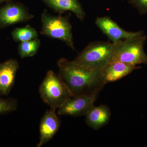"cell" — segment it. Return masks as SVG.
<instances>
[{
    "label": "cell",
    "instance_id": "cell-3",
    "mask_svg": "<svg viewBox=\"0 0 147 147\" xmlns=\"http://www.w3.org/2000/svg\"><path fill=\"white\" fill-rule=\"evenodd\" d=\"M39 92L42 101L54 111L73 96L59 75L51 70L46 74L40 86Z\"/></svg>",
    "mask_w": 147,
    "mask_h": 147
},
{
    "label": "cell",
    "instance_id": "cell-14",
    "mask_svg": "<svg viewBox=\"0 0 147 147\" xmlns=\"http://www.w3.org/2000/svg\"><path fill=\"white\" fill-rule=\"evenodd\" d=\"M11 35L15 41L21 42L32 40L38 38V36L36 30L29 25L15 29L11 32Z\"/></svg>",
    "mask_w": 147,
    "mask_h": 147
},
{
    "label": "cell",
    "instance_id": "cell-13",
    "mask_svg": "<svg viewBox=\"0 0 147 147\" xmlns=\"http://www.w3.org/2000/svg\"><path fill=\"white\" fill-rule=\"evenodd\" d=\"M51 8L62 13L69 11L73 12L79 20L83 21L86 13L78 0H43Z\"/></svg>",
    "mask_w": 147,
    "mask_h": 147
},
{
    "label": "cell",
    "instance_id": "cell-18",
    "mask_svg": "<svg viewBox=\"0 0 147 147\" xmlns=\"http://www.w3.org/2000/svg\"><path fill=\"white\" fill-rule=\"evenodd\" d=\"M6 1H7V0H0V3H2L3 2H4Z\"/></svg>",
    "mask_w": 147,
    "mask_h": 147
},
{
    "label": "cell",
    "instance_id": "cell-5",
    "mask_svg": "<svg viewBox=\"0 0 147 147\" xmlns=\"http://www.w3.org/2000/svg\"><path fill=\"white\" fill-rule=\"evenodd\" d=\"M41 34L62 40L73 50L75 49L72 27L68 18L54 16L45 11L41 15Z\"/></svg>",
    "mask_w": 147,
    "mask_h": 147
},
{
    "label": "cell",
    "instance_id": "cell-1",
    "mask_svg": "<svg viewBox=\"0 0 147 147\" xmlns=\"http://www.w3.org/2000/svg\"><path fill=\"white\" fill-rule=\"evenodd\" d=\"M59 76L73 96L99 94L107 84L102 70L84 67L65 58L58 60Z\"/></svg>",
    "mask_w": 147,
    "mask_h": 147
},
{
    "label": "cell",
    "instance_id": "cell-8",
    "mask_svg": "<svg viewBox=\"0 0 147 147\" xmlns=\"http://www.w3.org/2000/svg\"><path fill=\"white\" fill-rule=\"evenodd\" d=\"M60 125L55 111L47 110L42 117L40 124V140L36 147L42 146L53 139Z\"/></svg>",
    "mask_w": 147,
    "mask_h": 147
},
{
    "label": "cell",
    "instance_id": "cell-17",
    "mask_svg": "<svg viewBox=\"0 0 147 147\" xmlns=\"http://www.w3.org/2000/svg\"><path fill=\"white\" fill-rule=\"evenodd\" d=\"M128 2L137 9L141 15L147 13V0H128Z\"/></svg>",
    "mask_w": 147,
    "mask_h": 147
},
{
    "label": "cell",
    "instance_id": "cell-15",
    "mask_svg": "<svg viewBox=\"0 0 147 147\" xmlns=\"http://www.w3.org/2000/svg\"><path fill=\"white\" fill-rule=\"evenodd\" d=\"M40 42L38 38L21 42L18 47V53L22 59L33 57L38 51Z\"/></svg>",
    "mask_w": 147,
    "mask_h": 147
},
{
    "label": "cell",
    "instance_id": "cell-11",
    "mask_svg": "<svg viewBox=\"0 0 147 147\" xmlns=\"http://www.w3.org/2000/svg\"><path fill=\"white\" fill-rule=\"evenodd\" d=\"M141 67L131 65L120 61L111 63L105 67L102 71L106 83L116 82L130 74Z\"/></svg>",
    "mask_w": 147,
    "mask_h": 147
},
{
    "label": "cell",
    "instance_id": "cell-10",
    "mask_svg": "<svg viewBox=\"0 0 147 147\" xmlns=\"http://www.w3.org/2000/svg\"><path fill=\"white\" fill-rule=\"evenodd\" d=\"M18 68L19 64L14 59L0 64V94L7 96L9 93L14 85Z\"/></svg>",
    "mask_w": 147,
    "mask_h": 147
},
{
    "label": "cell",
    "instance_id": "cell-16",
    "mask_svg": "<svg viewBox=\"0 0 147 147\" xmlns=\"http://www.w3.org/2000/svg\"><path fill=\"white\" fill-rule=\"evenodd\" d=\"M18 102L16 99L0 98V115L13 112L16 110Z\"/></svg>",
    "mask_w": 147,
    "mask_h": 147
},
{
    "label": "cell",
    "instance_id": "cell-12",
    "mask_svg": "<svg viewBox=\"0 0 147 147\" xmlns=\"http://www.w3.org/2000/svg\"><path fill=\"white\" fill-rule=\"evenodd\" d=\"M111 116L109 107L102 104L92 107L85 116V121L89 126L96 130L107 124Z\"/></svg>",
    "mask_w": 147,
    "mask_h": 147
},
{
    "label": "cell",
    "instance_id": "cell-4",
    "mask_svg": "<svg viewBox=\"0 0 147 147\" xmlns=\"http://www.w3.org/2000/svg\"><path fill=\"white\" fill-rule=\"evenodd\" d=\"M146 36L143 34L113 43L115 47V61L131 65L147 64V55L144 50Z\"/></svg>",
    "mask_w": 147,
    "mask_h": 147
},
{
    "label": "cell",
    "instance_id": "cell-2",
    "mask_svg": "<svg viewBox=\"0 0 147 147\" xmlns=\"http://www.w3.org/2000/svg\"><path fill=\"white\" fill-rule=\"evenodd\" d=\"M115 47L109 41H96L90 43L74 60L84 67L102 70L115 62Z\"/></svg>",
    "mask_w": 147,
    "mask_h": 147
},
{
    "label": "cell",
    "instance_id": "cell-9",
    "mask_svg": "<svg viewBox=\"0 0 147 147\" xmlns=\"http://www.w3.org/2000/svg\"><path fill=\"white\" fill-rule=\"evenodd\" d=\"M32 18V15L19 5L11 4L0 8V26L2 27L28 21Z\"/></svg>",
    "mask_w": 147,
    "mask_h": 147
},
{
    "label": "cell",
    "instance_id": "cell-6",
    "mask_svg": "<svg viewBox=\"0 0 147 147\" xmlns=\"http://www.w3.org/2000/svg\"><path fill=\"white\" fill-rule=\"evenodd\" d=\"M99 94L76 96L67 100L57 109L58 115L71 116H85L94 106Z\"/></svg>",
    "mask_w": 147,
    "mask_h": 147
},
{
    "label": "cell",
    "instance_id": "cell-7",
    "mask_svg": "<svg viewBox=\"0 0 147 147\" xmlns=\"http://www.w3.org/2000/svg\"><path fill=\"white\" fill-rule=\"evenodd\" d=\"M95 24L100 30L112 40L113 43L144 34L143 31L137 32L127 31L121 28L117 24L108 16L98 17L96 20Z\"/></svg>",
    "mask_w": 147,
    "mask_h": 147
}]
</instances>
